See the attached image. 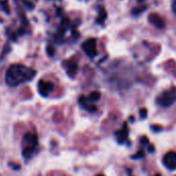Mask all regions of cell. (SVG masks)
<instances>
[{
  "mask_svg": "<svg viewBox=\"0 0 176 176\" xmlns=\"http://www.w3.org/2000/svg\"><path fill=\"white\" fill-rule=\"evenodd\" d=\"M36 74V71L25 65L13 64L7 69L5 74V82L9 86H18L21 83L32 80Z\"/></svg>",
  "mask_w": 176,
  "mask_h": 176,
  "instance_id": "1",
  "label": "cell"
},
{
  "mask_svg": "<svg viewBox=\"0 0 176 176\" xmlns=\"http://www.w3.org/2000/svg\"><path fill=\"white\" fill-rule=\"evenodd\" d=\"M22 144H23V150H22L23 157L26 159H30L38 145V138L33 133H26L22 140Z\"/></svg>",
  "mask_w": 176,
  "mask_h": 176,
  "instance_id": "2",
  "label": "cell"
},
{
  "mask_svg": "<svg viewBox=\"0 0 176 176\" xmlns=\"http://www.w3.org/2000/svg\"><path fill=\"white\" fill-rule=\"evenodd\" d=\"M176 101V88L163 92L157 99V103L162 107H169Z\"/></svg>",
  "mask_w": 176,
  "mask_h": 176,
  "instance_id": "3",
  "label": "cell"
},
{
  "mask_svg": "<svg viewBox=\"0 0 176 176\" xmlns=\"http://www.w3.org/2000/svg\"><path fill=\"white\" fill-rule=\"evenodd\" d=\"M83 48L85 51V53L88 55L90 58H94L97 56V40L95 38L88 39L86 42H83Z\"/></svg>",
  "mask_w": 176,
  "mask_h": 176,
  "instance_id": "4",
  "label": "cell"
},
{
  "mask_svg": "<svg viewBox=\"0 0 176 176\" xmlns=\"http://www.w3.org/2000/svg\"><path fill=\"white\" fill-rule=\"evenodd\" d=\"M163 164L167 169L171 170H176V153L175 151H169L163 158Z\"/></svg>",
  "mask_w": 176,
  "mask_h": 176,
  "instance_id": "5",
  "label": "cell"
},
{
  "mask_svg": "<svg viewBox=\"0 0 176 176\" xmlns=\"http://www.w3.org/2000/svg\"><path fill=\"white\" fill-rule=\"evenodd\" d=\"M54 91V83L51 82H43L40 80L38 83V92L43 97H47Z\"/></svg>",
  "mask_w": 176,
  "mask_h": 176,
  "instance_id": "6",
  "label": "cell"
},
{
  "mask_svg": "<svg viewBox=\"0 0 176 176\" xmlns=\"http://www.w3.org/2000/svg\"><path fill=\"white\" fill-rule=\"evenodd\" d=\"M148 21H150V24H153V26L159 29H163L165 27V21L163 20V18L160 17L158 13H150L148 16Z\"/></svg>",
  "mask_w": 176,
  "mask_h": 176,
  "instance_id": "7",
  "label": "cell"
},
{
  "mask_svg": "<svg viewBox=\"0 0 176 176\" xmlns=\"http://www.w3.org/2000/svg\"><path fill=\"white\" fill-rule=\"evenodd\" d=\"M128 134H129V130H128V127H127V124H124L123 128L115 133L118 142L121 143H121H124L127 140V138H128Z\"/></svg>",
  "mask_w": 176,
  "mask_h": 176,
  "instance_id": "8",
  "label": "cell"
},
{
  "mask_svg": "<svg viewBox=\"0 0 176 176\" xmlns=\"http://www.w3.org/2000/svg\"><path fill=\"white\" fill-rule=\"evenodd\" d=\"M78 102H79L80 106H82L83 109H86V111H89V112H96L97 111V107L93 104H90V102L88 101V99H86L85 96L79 97Z\"/></svg>",
  "mask_w": 176,
  "mask_h": 176,
  "instance_id": "9",
  "label": "cell"
},
{
  "mask_svg": "<svg viewBox=\"0 0 176 176\" xmlns=\"http://www.w3.org/2000/svg\"><path fill=\"white\" fill-rule=\"evenodd\" d=\"M77 72V65L74 62H69L67 65V73H68L69 76L73 77Z\"/></svg>",
  "mask_w": 176,
  "mask_h": 176,
  "instance_id": "10",
  "label": "cell"
},
{
  "mask_svg": "<svg viewBox=\"0 0 176 176\" xmlns=\"http://www.w3.org/2000/svg\"><path fill=\"white\" fill-rule=\"evenodd\" d=\"M100 98H101V94H100L99 92H93V93L90 94V96H89L86 99H88V101H90L92 103V102L98 101Z\"/></svg>",
  "mask_w": 176,
  "mask_h": 176,
  "instance_id": "11",
  "label": "cell"
},
{
  "mask_svg": "<svg viewBox=\"0 0 176 176\" xmlns=\"http://www.w3.org/2000/svg\"><path fill=\"white\" fill-rule=\"evenodd\" d=\"M143 157H144V151L142 150H140L136 155L132 156V159H139V158H143Z\"/></svg>",
  "mask_w": 176,
  "mask_h": 176,
  "instance_id": "12",
  "label": "cell"
},
{
  "mask_svg": "<svg viewBox=\"0 0 176 176\" xmlns=\"http://www.w3.org/2000/svg\"><path fill=\"white\" fill-rule=\"evenodd\" d=\"M147 116V110L145 108H141L140 109V118H145Z\"/></svg>",
  "mask_w": 176,
  "mask_h": 176,
  "instance_id": "13",
  "label": "cell"
},
{
  "mask_svg": "<svg viewBox=\"0 0 176 176\" xmlns=\"http://www.w3.org/2000/svg\"><path fill=\"white\" fill-rule=\"evenodd\" d=\"M9 166L12 167V169L13 170H17V171H19V170L21 169V166L19 164H12V163H9Z\"/></svg>",
  "mask_w": 176,
  "mask_h": 176,
  "instance_id": "14",
  "label": "cell"
},
{
  "mask_svg": "<svg viewBox=\"0 0 176 176\" xmlns=\"http://www.w3.org/2000/svg\"><path fill=\"white\" fill-rule=\"evenodd\" d=\"M151 129H153L155 132H159V131H161V130H162L161 127H159V126H153V127H151Z\"/></svg>",
  "mask_w": 176,
  "mask_h": 176,
  "instance_id": "15",
  "label": "cell"
},
{
  "mask_svg": "<svg viewBox=\"0 0 176 176\" xmlns=\"http://www.w3.org/2000/svg\"><path fill=\"white\" fill-rule=\"evenodd\" d=\"M172 9H173V12H174V13L176 15V0H174V2H173V5H172Z\"/></svg>",
  "mask_w": 176,
  "mask_h": 176,
  "instance_id": "16",
  "label": "cell"
},
{
  "mask_svg": "<svg viewBox=\"0 0 176 176\" xmlns=\"http://www.w3.org/2000/svg\"><path fill=\"white\" fill-rule=\"evenodd\" d=\"M148 150H150V153H153V150H155V147H153V145H151V146L150 145V146H148Z\"/></svg>",
  "mask_w": 176,
  "mask_h": 176,
  "instance_id": "17",
  "label": "cell"
},
{
  "mask_svg": "<svg viewBox=\"0 0 176 176\" xmlns=\"http://www.w3.org/2000/svg\"><path fill=\"white\" fill-rule=\"evenodd\" d=\"M97 176H105V175H104V174H98Z\"/></svg>",
  "mask_w": 176,
  "mask_h": 176,
  "instance_id": "18",
  "label": "cell"
},
{
  "mask_svg": "<svg viewBox=\"0 0 176 176\" xmlns=\"http://www.w3.org/2000/svg\"><path fill=\"white\" fill-rule=\"evenodd\" d=\"M156 176H161V175H160V174H157Z\"/></svg>",
  "mask_w": 176,
  "mask_h": 176,
  "instance_id": "19",
  "label": "cell"
}]
</instances>
